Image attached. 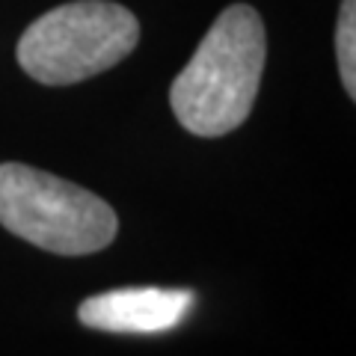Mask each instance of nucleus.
<instances>
[{
  "label": "nucleus",
  "instance_id": "nucleus-1",
  "mask_svg": "<svg viewBox=\"0 0 356 356\" xmlns=\"http://www.w3.org/2000/svg\"><path fill=\"white\" fill-rule=\"evenodd\" d=\"M267 57L261 15L247 3L222 9L170 89V104L184 131L222 137L247 122L259 95Z\"/></svg>",
  "mask_w": 356,
  "mask_h": 356
},
{
  "label": "nucleus",
  "instance_id": "nucleus-2",
  "mask_svg": "<svg viewBox=\"0 0 356 356\" xmlns=\"http://www.w3.org/2000/svg\"><path fill=\"white\" fill-rule=\"evenodd\" d=\"M0 226L57 255L113 243L119 220L102 196L27 163H0Z\"/></svg>",
  "mask_w": 356,
  "mask_h": 356
},
{
  "label": "nucleus",
  "instance_id": "nucleus-3",
  "mask_svg": "<svg viewBox=\"0 0 356 356\" xmlns=\"http://www.w3.org/2000/svg\"><path fill=\"white\" fill-rule=\"evenodd\" d=\"M140 24L110 0H74L44 13L21 33L18 63L44 86L81 83L113 69L137 48Z\"/></svg>",
  "mask_w": 356,
  "mask_h": 356
},
{
  "label": "nucleus",
  "instance_id": "nucleus-4",
  "mask_svg": "<svg viewBox=\"0 0 356 356\" xmlns=\"http://www.w3.org/2000/svg\"><path fill=\"white\" fill-rule=\"evenodd\" d=\"M196 306L187 288H116L81 303V324L122 336H154L175 330Z\"/></svg>",
  "mask_w": 356,
  "mask_h": 356
},
{
  "label": "nucleus",
  "instance_id": "nucleus-5",
  "mask_svg": "<svg viewBox=\"0 0 356 356\" xmlns=\"http://www.w3.org/2000/svg\"><path fill=\"white\" fill-rule=\"evenodd\" d=\"M339 72L348 95L356 98V0H341L339 30H336Z\"/></svg>",
  "mask_w": 356,
  "mask_h": 356
}]
</instances>
